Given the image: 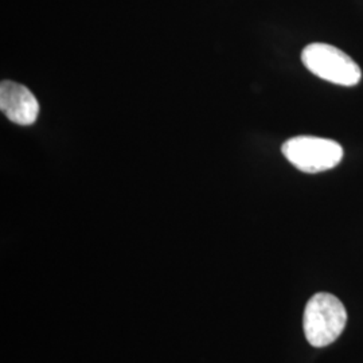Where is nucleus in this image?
I'll list each match as a JSON object with an SVG mask.
<instances>
[{
	"instance_id": "1",
	"label": "nucleus",
	"mask_w": 363,
	"mask_h": 363,
	"mask_svg": "<svg viewBox=\"0 0 363 363\" xmlns=\"http://www.w3.org/2000/svg\"><path fill=\"white\" fill-rule=\"evenodd\" d=\"M346 322L347 312L343 303L331 294L319 292L306 306L303 327L308 343L313 347H325L334 343L343 333Z\"/></svg>"
},
{
	"instance_id": "2",
	"label": "nucleus",
	"mask_w": 363,
	"mask_h": 363,
	"mask_svg": "<svg viewBox=\"0 0 363 363\" xmlns=\"http://www.w3.org/2000/svg\"><path fill=\"white\" fill-rule=\"evenodd\" d=\"M301 61L315 76L342 86H354L362 77L354 60L331 45H308L301 52Z\"/></svg>"
},
{
	"instance_id": "3",
	"label": "nucleus",
	"mask_w": 363,
	"mask_h": 363,
	"mask_svg": "<svg viewBox=\"0 0 363 363\" xmlns=\"http://www.w3.org/2000/svg\"><path fill=\"white\" fill-rule=\"evenodd\" d=\"M283 154L300 171L316 174L339 164L343 157V148L330 139L298 136L284 143Z\"/></svg>"
},
{
	"instance_id": "4",
	"label": "nucleus",
	"mask_w": 363,
	"mask_h": 363,
	"mask_svg": "<svg viewBox=\"0 0 363 363\" xmlns=\"http://www.w3.org/2000/svg\"><path fill=\"white\" fill-rule=\"evenodd\" d=\"M0 109L15 124L31 125L39 115L38 100L26 86L13 81L0 85Z\"/></svg>"
}]
</instances>
